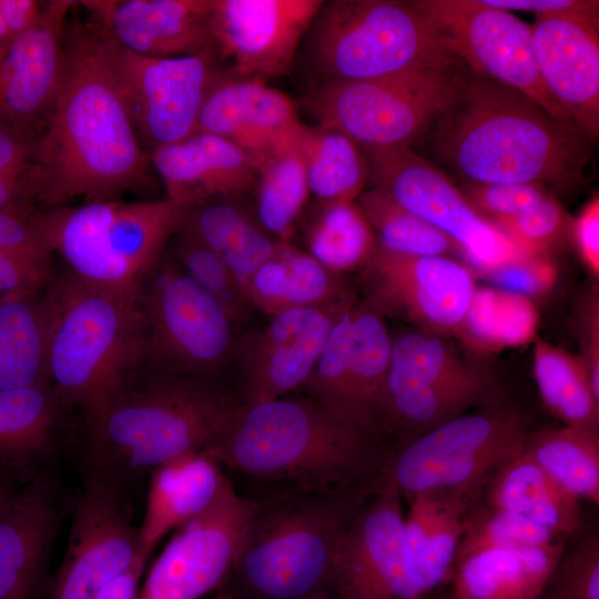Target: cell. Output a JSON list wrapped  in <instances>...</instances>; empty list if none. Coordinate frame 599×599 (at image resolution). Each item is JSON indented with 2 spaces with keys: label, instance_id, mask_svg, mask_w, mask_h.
Masks as SVG:
<instances>
[{
  "label": "cell",
  "instance_id": "obj_1",
  "mask_svg": "<svg viewBox=\"0 0 599 599\" xmlns=\"http://www.w3.org/2000/svg\"><path fill=\"white\" fill-rule=\"evenodd\" d=\"M150 153L118 91L95 21L67 24L60 85L24 177L35 210L120 200L151 185Z\"/></svg>",
  "mask_w": 599,
  "mask_h": 599
},
{
  "label": "cell",
  "instance_id": "obj_2",
  "mask_svg": "<svg viewBox=\"0 0 599 599\" xmlns=\"http://www.w3.org/2000/svg\"><path fill=\"white\" fill-rule=\"evenodd\" d=\"M434 124L437 153L466 183L569 191L586 182L592 142L493 80L461 74L455 99Z\"/></svg>",
  "mask_w": 599,
  "mask_h": 599
},
{
  "label": "cell",
  "instance_id": "obj_3",
  "mask_svg": "<svg viewBox=\"0 0 599 599\" xmlns=\"http://www.w3.org/2000/svg\"><path fill=\"white\" fill-rule=\"evenodd\" d=\"M203 450L221 466L276 490L372 486L380 480L386 456L376 435L335 417L307 396L235 405Z\"/></svg>",
  "mask_w": 599,
  "mask_h": 599
},
{
  "label": "cell",
  "instance_id": "obj_4",
  "mask_svg": "<svg viewBox=\"0 0 599 599\" xmlns=\"http://www.w3.org/2000/svg\"><path fill=\"white\" fill-rule=\"evenodd\" d=\"M47 378L63 405L81 407L88 427L149 361L139 288L90 283L69 270L43 290Z\"/></svg>",
  "mask_w": 599,
  "mask_h": 599
},
{
  "label": "cell",
  "instance_id": "obj_5",
  "mask_svg": "<svg viewBox=\"0 0 599 599\" xmlns=\"http://www.w3.org/2000/svg\"><path fill=\"white\" fill-rule=\"evenodd\" d=\"M377 485L276 490L256 499L238 556L219 593L225 599L325 596L343 535Z\"/></svg>",
  "mask_w": 599,
  "mask_h": 599
},
{
  "label": "cell",
  "instance_id": "obj_6",
  "mask_svg": "<svg viewBox=\"0 0 599 599\" xmlns=\"http://www.w3.org/2000/svg\"><path fill=\"white\" fill-rule=\"evenodd\" d=\"M202 378L164 372L136 384L133 377L88 427L91 476L119 487L121 478L205 449L235 404Z\"/></svg>",
  "mask_w": 599,
  "mask_h": 599
},
{
  "label": "cell",
  "instance_id": "obj_7",
  "mask_svg": "<svg viewBox=\"0 0 599 599\" xmlns=\"http://www.w3.org/2000/svg\"><path fill=\"white\" fill-rule=\"evenodd\" d=\"M303 49L314 84L416 69L454 70L459 64L410 1H324Z\"/></svg>",
  "mask_w": 599,
  "mask_h": 599
},
{
  "label": "cell",
  "instance_id": "obj_8",
  "mask_svg": "<svg viewBox=\"0 0 599 599\" xmlns=\"http://www.w3.org/2000/svg\"><path fill=\"white\" fill-rule=\"evenodd\" d=\"M191 209L167 197L110 200L34 210L33 219L71 273L90 283L138 290Z\"/></svg>",
  "mask_w": 599,
  "mask_h": 599
},
{
  "label": "cell",
  "instance_id": "obj_9",
  "mask_svg": "<svg viewBox=\"0 0 599 599\" xmlns=\"http://www.w3.org/2000/svg\"><path fill=\"white\" fill-rule=\"evenodd\" d=\"M528 436L520 414L488 405L449 419L387 453L382 477L406 499L429 490L479 495L495 474L525 449Z\"/></svg>",
  "mask_w": 599,
  "mask_h": 599
},
{
  "label": "cell",
  "instance_id": "obj_10",
  "mask_svg": "<svg viewBox=\"0 0 599 599\" xmlns=\"http://www.w3.org/2000/svg\"><path fill=\"white\" fill-rule=\"evenodd\" d=\"M454 70H407L387 77L315 83L304 105L317 124L361 148L410 145L455 99Z\"/></svg>",
  "mask_w": 599,
  "mask_h": 599
},
{
  "label": "cell",
  "instance_id": "obj_11",
  "mask_svg": "<svg viewBox=\"0 0 599 599\" xmlns=\"http://www.w3.org/2000/svg\"><path fill=\"white\" fill-rule=\"evenodd\" d=\"M103 31L118 91L143 148L150 153L194 134L207 94L227 71L217 55L146 57Z\"/></svg>",
  "mask_w": 599,
  "mask_h": 599
},
{
  "label": "cell",
  "instance_id": "obj_12",
  "mask_svg": "<svg viewBox=\"0 0 599 599\" xmlns=\"http://www.w3.org/2000/svg\"><path fill=\"white\" fill-rule=\"evenodd\" d=\"M149 361L164 372L203 377L232 348L231 317L224 307L164 255L139 287Z\"/></svg>",
  "mask_w": 599,
  "mask_h": 599
},
{
  "label": "cell",
  "instance_id": "obj_13",
  "mask_svg": "<svg viewBox=\"0 0 599 599\" xmlns=\"http://www.w3.org/2000/svg\"><path fill=\"white\" fill-rule=\"evenodd\" d=\"M410 2L429 20L449 52L474 74L524 94L555 121L581 133L542 82L532 51L531 26L481 0Z\"/></svg>",
  "mask_w": 599,
  "mask_h": 599
},
{
  "label": "cell",
  "instance_id": "obj_14",
  "mask_svg": "<svg viewBox=\"0 0 599 599\" xmlns=\"http://www.w3.org/2000/svg\"><path fill=\"white\" fill-rule=\"evenodd\" d=\"M491 395L489 377L463 362L439 336L418 331L392 341L384 427H402L415 437Z\"/></svg>",
  "mask_w": 599,
  "mask_h": 599
},
{
  "label": "cell",
  "instance_id": "obj_15",
  "mask_svg": "<svg viewBox=\"0 0 599 599\" xmlns=\"http://www.w3.org/2000/svg\"><path fill=\"white\" fill-rule=\"evenodd\" d=\"M362 150L367 161L370 189L384 193L448 235L478 270L487 273L522 256L471 206L443 171L410 146Z\"/></svg>",
  "mask_w": 599,
  "mask_h": 599
},
{
  "label": "cell",
  "instance_id": "obj_16",
  "mask_svg": "<svg viewBox=\"0 0 599 599\" xmlns=\"http://www.w3.org/2000/svg\"><path fill=\"white\" fill-rule=\"evenodd\" d=\"M390 347L375 308L346 305L300 389L335 417L376 435L383 427Z\"/></svg>",
  "mask_w": 599,
  "mask_h": 599
},
{
  "label": "cell",
  "instance_id": "obj_17",
  "mask_svg": "<svg viewBox=\"0 0 599 599\" xmlns=\"http://www.w3.org/2000/svg\"><path fill=\"white\" fill-rule=\"evenodd\" d=\"M400 499L382 477L343 535L326 597L429 599L408 549Z\"/></svg>",
  "mask_w": 599,
  "mask_h": 599
},
{
  "label": "cell",
  "instance_id": "obj_18",
  "mask_svg": "<svg viewBox=\"0 0 599 599\" xmlns=\"http://www.w3.org/2000/svg\"><path fill=\"white\" fill-rule=\"evenodd\" d=\"M256 499L227 479L216 500L174 531L150 567L138 599H202L220 590L238 556Z\"/></svg>",
  "mask_w": 599,
  "mask_h": 599
},
{
  "label": "cell",
  "instance_id": "obj_19",
  "mask_svg": "<svg viewBox=\"0 0 599 599\" xmlns=\"http://www.w3.org/2000/svg\"><path fill=\"white\" fill-rule=\"evenodd\" d=\"M323 0H212L216 55L232 74L268 81L288 73Z\"/></svg>",
  "mask_w": 599,
  "mask_h": 599
},
{
  "label": "cell",
  "instance_id": "obj_20",
  "mask_svg": "<svg viewBox=\"0 0 599 599\" xmlns=\"http://www.w3.org/2000/svg\"><path fill=\"white\" fill-rule=\"evenodd\" d=\"M138 528L128 520L120 489L91 476L71 521L67 551L49 599H92L138 559Z\"/></svg>",
  "mask_w": 599,
  "mask_h": 599
},
{
  "label": "cell",
  "instance_id": "obj_21",
  "mask_svg": "<svg viewBox=\"0 0 599 599\" xmlns=\"http://www.w3.org/2000/svg\"><path fill=\"white\" fill-rule=\"evenodd\" d=\"M373 298L430 334L460 332L476 291L470 270L446 256L377 247L365 266Z\"/></svg>",
  "mask_w": 599,
  "mask_h": 599
},
{
  "label": "cell",
  "instance_id": "obj_22",
  "mask_svg": "<svg viewBox=\"0 0 599 599\" xmlns=\"http://www.w3.org/2000/svg\"><path fill=\"white\" fill-rule=\"evenodd\" d=\"M73 0L44 2L35 24L0 60V121L41 132L63 71L67 18Z\"/></svg>",
  "mask_w": 599,
  "mask_h": 599
},
{
  "label": "cell",
  "instance_id": "obj_23",
  "mask_svg": "<svg viewBox=\"0 0 599 599\" xmlns=\"http://www.w3.org/2000/svg\"><path fill=\"white\" fill-rule=\"evenodd\" d=\"M343 308L315 305L286 309L246 337L240 347L245 402L270 400L301 388Z\"/></svg>",
  "mask_w": 599,
  "mask_h": 599
},
{
  "label": "cell",
  "instance_id": "obj_24",
  "mask_svg": "<svg viewBox=\"0 0 599 599\" xmlns=\"http://www.w3.org/2000/svg\"><path fill=\"white\" fill-rule=\"evenodd\" d=\"M531 43L547 90L593 143L599 133L598 19L538 16Z\"/></svg>",
  "mask_w": 599,
  "mask_h": 599
},
{
  "label": "cell",
  "instance_id": "obj_25",
  "mask_svg": "<svg viewBox=\"0 0 599 599\" xmlns=\"http://www.w3.org/2000/svg\"><path fill=\"white\" fill-rule=\"evenodd\" d=\"M128 50L153 58L214 53L212 0L78 1Z\"/></svg>",
  "mask_w": 599,
  "mask_h": 599
},
{
  "label": "cell",
  "instance_id": "obj_26",
  "mask_svg": "<svg viewBox=\"0 0 599 599\" xmlns=\"http://www.w3.org/2000/svg\"><path fill=\"white\" fill-rule=\"evenodd\" d=\"M301 123L295 103L266 81L226 71L202 106L196 132L223 138L256 164Z\"/></svg>",
  "mask_w": 599,
  "mask_h": 599
},
{
  "label": "cell",
  "instance_id": "obj_27",
  "mask_svg": "<svg viewBox=\"0 0 599 599\" xmlns=\"http://www.w3.org/2000/svg\"><path fill=\"white\" fill-rule=\"evenodd\" d=\"M166 197L190 207L236 200L253 191L256 167L238 146L217 135L195 132L150 152Z\"/></svg>",
  "mask_w": 599,
  "mask_h": 599
},
{
  "label": "cell",
  "instance_id": "obj_28",
  "mask_svg": "<svg viewBox=\"0 0 599 599\" xmlns=\"http://www.w3.org/2000/svg\"><path fill=\"white\" fill-rule=\"evenodd\" d=\"M59 522L47 478L14 493L0 512V599H31Z\"/></svg>",
  "mask_w": 599,
  "mask_h": 599
},
{
  "label": "cell",
  "instance_id": "obj_29",
  "mask_svg": "<svg viewBox=\"0 0 599 599\" xmlns=\"http://www.w3.org/2000/svg\"><path fill=\"white\" fill-rule=\"evenodd\" d=\"M151 473L145 511L138 528L140 549L148 558L164 536L204 512L229 479L204 450L181 455Z\"/></svg>",
  "mask_w": 599,
  "mask_h": 599
},
{
  "label": "cell",
  "instance_id": "obj_30",
  "mask_svg": "<svg viewBox=\"0 0 599 599\" xmlns=\"http://www.w3.org/2000/svg\"><path fill=\"white\" fill-rule=\"evenodd\" d=\"M564 551L560 545L473 554L453 567L448 599H538Z\"/></svg>",
  "mask_w": 599,
  "mask_h": 599
},
{
  "label": "cell",
  "instance_id": "obj_31",
  "mask_svg": "<svg viewBox=\"0 0 599 599\" xmlns=\"http://www.w3.org/2000/svg\"><path fill=\"white\" fill-rule=\"evenodd\" d=\"M63 406L50 384L0 390V476L30 481L52 450Z\"/></svg>",
  "mask_w": 599,
  "mask_h": 599
},
{
  "label": "cell",
  "instance_id": "obj_32",
  "mask_svg": "<svg viewBox=\"0 0 599 599\" xmlns=\"http://www.w3.org/2000/svg\"><path fill=\"white\" fill-rule=\"evenodd\" d=\"M487 505L519 515L567 538L581 528L577 497L560 486L525 449L487 485Z\"/></svg>",
  "mask_w": 599,
  "mask_h": 599
},
{
  "label": "cell",
  "instance_id": "obj_33",
  "mask_svg": "<svg viewBox=\"0 0 599 599\" xmlns=\"http://www.w3.org/2000/svg\"><path fill=\"white\" fill-rule=\"evenodd\" d=\"M182 229L213 251L243 287L253 273L275 254L280 243L235 200L192 207Z\"/></svg>",
  "mask_w": 599,
  "mask_h": 599
},
{
  "label": "cell",
  "instance_id": "obj_34",
  "mask_svg": "<svg viewBox=\"0 0 599 599\" xmlns=\"http://www.w3.org/2000/svg\"><path fill=\"white\" fill-rule=\"evenodd\" d=\"M43 290L0 297V390L48 383Z\"/></svg>",
  "mask_w": 599,
  "mask_h": 599
},
{
  "label": "cell",
  "instance_id": "obj_35",
  "mask_svg": "<svg viewBox=\"0 0 599 599\" xmlns=\"http://www.w3.org/2000/svg\"><path fill=\"white\" fill-rule=\"evenodd\" d=\"M251 304L273 315L286 309L322 305L337 292L334 273L308 252L280 241L275 254L244 286Z\"/></svg>",
  "mask_w": 599,
  "mask_h": 599
},
{
  "label": "cell",
  "instance_id": "obj_36",
  "mask_svg": "<svg viewBox=\"0 0 599 599\" xmlns=\"http://www.w3.org/2000/svg\"><path fill=\"white\" fill-rule=\"evenodd\" d=\"M302 123L256 164V219L277 241H290L311 195L298 139Z\"/></svg>",
  "mask_w": 599,
  "mask_h": 599
},
{
  "label": "cell",
  "instance_id": "obj_37",
  "mask_svg": "<svg viewBox=\"0 0 599 599\" xmlns=\"http://www.w3.org/2000/svg\"><path fill=\"white\" fill-rule=\"evenodd\" d=\"M302 149L309 192L318 202L355 201L368 183L362 148L345 134L302 123Z\"/></svg>",
  "mask_w": 599,
  "mask_h": 599
},
{
  "label": "cell",
  "instance_id": "obj_38",
  "mask_svg": "<svg viewBox=\"0 0 599 599\" xmlns=\"http://www.w3.org/2000/svg\"><path fill=\"white\" fill-rule=\"evenodd\" d=\"M534 374L549 410L566 426L599 433V397L580 355L537 338Z\"/></svg>",
  "mask_w": 599,
  "mask_h": 599
},
{
  "label": "cell",
  "instance_id": "obj_39",
  "mask_svg": "<svg viewBox=\"0 0 599 599\" xmlns=\"http://www.w3.org/2000/svg\"><path fill=\"white\" fill-rule=\"evenodd\" d=\"M308 253L333 273L366 266L376 235L355 201L318 202L305 226Z\"/></svg>",
  "mask_w": 599,
  "mask_h": 599
},
{
  "label": "cell",
  "instance_id": "obj_40",
  "mask_svg": "<svg viewBox=\"0 0 599 599\" xmlns=\"http://www.w3.org/2000/svg\"><path fill=\"white\" fill-rule=\"evenodd\" d=\"M525 451L579 500L599 504V433L544 428L529 433Z\"/></svg>",
  "mask_w": 599,
  "mask_h": 599
},
{
  "label": "cell",
  "instance_id": "obj_41",
  "mask_svg": "<svg viewBox=\"0 0 599 599\" xmlns=\"http://www.w3.org/2000/svg\"><path fill=\"white\" fill-rule=\"evenodd\" d=\"M357 204L384 250L446 257L461 253L448 235L375 189L363 191Z\"/></svg>",
  "mask_w": 599,
  "mask_h": 599
},
{
  "label": "cell",
  "instance_id": "obj_42",
  "mask_svg": "<svg viewBox=\"0 0 599 599\" xmlns=\"http://www.w3.org/2000/svg\"><path fill=\"white\" fill-rule=\"evenodd\" d=\"M536 314L526 296L499 290L475 291L460 333L477 345H517L531 338Z\"/></svg>",
  "mask_w": 599,
  "mask_h": 599
},
{
  "label": "cell",
  "instance_id": "obj_43",
  "mask_svg": "<svg viewBox=\"0 0 599 599\" xmlns=\"http://www.w3.org/2000/svg\"><path fill=\"white\" fill-rule=\"evenodd\" d=\"M565 539L519 515L487 504L473 506L465 518L464 532L453 567L464 558L483 550L550 548L564 545Z\"/></svg>",
  "mask_w": 599,
  "mask_h": 599
},
{
  "label": "cell",
  "instance_id": "obj_44",
  "mask_svg": "<svg viewBox=\"0 0 599 599\" xmlns=\"http://www.w3.org/2000/svg\"><path fill=\"white\" fill-rule=\"evenodd\" d=\"M171 257L226 311L232 321L251 304L243 285L229 266L207 246L181 227L173 236Z\"/></svg>",
  "mask_w": 599,
  "mask_h": 599
},
{
  "label": "cell",
  "instance_id": "obj_45",
  "mask_svg": "<svg viewBox=\"0 0 599 599\" xmlns=\"http://www.w3.org/2000/svg\"><path fill=\"white\" fill-rule=\"evenodd\" d=\"M571 222L561 204L550 194L517 216L491 224L520 255L548 256L570 233Z\"/></svg>",
  "mask_w": 599,
  "mask_h": 599
},
{
  "label": "cell",
  "instance_id": "obj_46",
  "mask_svg": "<svg viewBox=\"0 0 599 599\" xmlns=\"http://www.w3.org/2000/svg\"><path fill=\"white\" fill-rule=\"evenodd\" d=\"M538 599H599V537L583 536L562 554Z\"/></svg>",
  "mask_w": 599,
  "mask_h": 599
},
{
  "label": "cell",
  "instance_id": "obj_47",
  "mask_svg": "<svg viewBox=\"0 0 599 599\" xmlns=\"http://www.w3.org/2000/svg\"><path fill=\"white\" fill-rule=\"evenodd\" d=\"M463 193L490 223L517 216L551 194L541 186L512 183H465Z\"/></svg>",
  "mask_w": 599,
  "mask_h": 599
},
{
  "label": "cell",
  "instance_id": "obj_48",
  "mask_svg": "<svg viewBox=\"0 0 599 599\" xmlns=\"http://www.w3.org/2000/svg\"><path fill=\"white\" fill-rule=\"evenodd\" d=\"M39 134L0 121V210L17 200Z\"/></svg>",
  "mask_w": 599,
  "mask_h": 599
},
{
  "label": "cell",
  "instance_id": "obj_49",
  "mask_svg": "<svg viewBox=\"0 0 599 599\" xmlns=\"http://www.w3.org/2000/svg\"><path fill=\"white\" fill-rule=\"evenodd\" d=\"M32 207L0 210V252L52 265L53 253L33 219Z\"/></svg>",
  "mask_w": 599,
  "mask_h": 599
},
{
  "label": "cell",
  "instance_id": "obj_50",
  "mask_svg": "<svg viewBox=\"0 0 599 599\" xmlns=\"http://www.w3.org/2000/svg\"><path fill=\"white\" fill-rule=\"evenodd\" d=\"M502 290L520 295H536L550 288L556 271L548 256H519L487 272Z\"/></svg>",
  "mask_w": 599,
  "mask_h": 599
},
{
  "label": "cell",
  "instance_id": "obj_51",
  "mask_svg": "<svg viewBox=\"0 0 599 599\" xmlns=\"http://www.w3.org/2000/svg\"><path fill=\"white\" fill-rule=\"evenodd\" d=\"M52 275V265L0 252V297L21 291L43 290Z\"/></svg>",
  "mask_w": 599,
  "mask_h": 599
},
{
  "label": "cell",
  "instance_id": "obj_52",
  "mask_svg": "<svg viewBox=\"0 0 599 599\" xmlns=\"http://www.w3.org/2000/svg\"><path fill=\"white\" fill-rule=\"evenodd\" d=\"M484 3L506 10L527 11L538 16L577 14L591 19L599 17V2L593 0H481Z\"/></svg>",
  "mask_w": 599,
  "mask_h": 599
},
{
  "label": "cell",
  "instance_id": "obj_53",
  "mask_svg": "<svg viewBox=\"0 0 599 599\" xmlns=\"http://www.w3.org/2000/svg\"><path fill=\"white\" fill-rule=\"evenodd\" d=\"M570 234L573 236L578 253L587 268L599 274V199L593 197L571 222Z\"/></svg>",
  "mask_w": 599,
  "mask_h": 599
},
{
  "label": "cell",
  "instance_id": "obj_54",
  "mask_svg": "<svg viewBox=\"0 0 599 599\" xmlns=\"http://www.w3.org/2000/svg\"><path fill=\"white\" fill-rule=\"evenodd\" d=\"M43 3L37 0H0V13L13 41L35 24Z\"/></svg>",
  "mask_w": 599,
  "mask_h": 599
},
{
  "label": "cell",
  "instance_id": "obj_55",
  "mask_svg": "<svg viewBox=\"0 0 599 599\" xmlns=\"http://www.w3.org/2000/svg\"><path fill=\"white\" fill-rule=\"evenodd\" d=\"M146 558L138 559L126 571L106 583L92 599H138Z\"/></svg>",
  "mask_w": 599,
  "mask_h": 599
},
{
  "label": "cell",
  "instance_id": "obj_56",
  "mask_svg": "<svg viewBox=\"0 0 599 599\" xmlns=\"http://www.w3.org/2000/svg\"><path fill=\"white\" fill-rule=\"evenodd\" d=\"M598 300L592 297L590 308L586 313V352L580 356L589 372L591 386L599 397V314Z\"/></svg>",
  "mask_w": 599,
  "mask_h": 599
},
{
  "label": "cell",
  "instance_id": "obj_57",
  "mask_svg": "<svg viewBox=\"0 0 599 599\" xmlns=\"http://www.w3.org/2000/svg\"><path fill=\"white\" fill-rule=\"evenodd\" d=\"M12 42L13 38L7 27L2 14L0 13V50L6 53Z\"/></svg>",
  "mask_w": 599,
  "mask_h": 599
},
{
  "label": "cell",
  "instance_id": "obj_58",
  "mask_svg": "<svg viewBox=\"0 0 599 599\" xmlns=\"http://www.w3.org/2000/svg\"><path fill=\"white\" fill-rule=\"evenodd\" d=\"M14 495L4 484L3 477L0 476V512Z\"/></svg>",
  "mask_w": 599,
  "mask_h": 599
},
{
  "label": "cell",
  "instance_id": "obj_59",
  "mask_svg": "<svg viewBox=\"0 0 599 599\" xmlns=\"http://www.w3.org/2000/svg\"><path fill=\"white\" fill-rule=\"evenodd\" d=\"M311 599H329V598L326 597V596H316V597H313Z\"/></svg>",
  "mask_w": 599,
  "mask_h": 599
},
{
  "label": "cell",
  "instance_id": "obj_60",
  "mask_svg": "<svg viewBox=\"0 0 599 599\" xmlns=\"http://www.w3.org/2000/svg\"><path fill=\"white\" fill-rule=\"evenodd\" d=\"M215 599H225V598L221 593H219Z\"/></svg>",
  "mask_w": 599,
  "mask_h": 599
},
{
  "label": "cell",
  "instance_id": "obj_61",
  "mask_svg": "<svg viewBox=\"0 0 599 599\" xmlns=\"http://www.w3.org/2000/svg\"><path fill=\"white\" fill-rule=\"evenodd\" d=\"M3 54L4 53L0 50V60L2 59Z\"/></svg>",
  "mask_w": 599,
  "mask_h": 599
}]
</instances>
